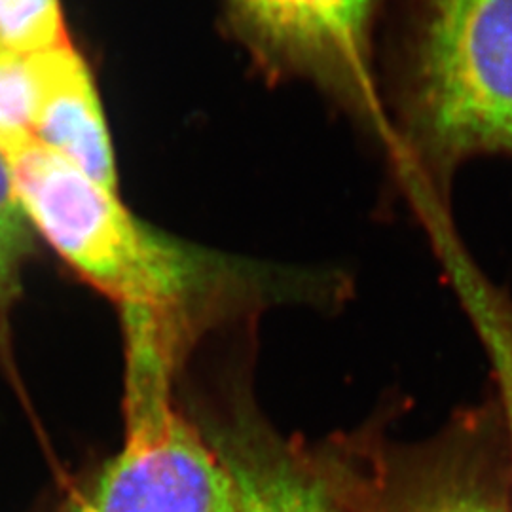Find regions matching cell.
I'll return each instance as SVG.
<instances>
[{"instance_id":"obj_1","label":"cell","mask_w":512,"mask_h":512,"mask_svg":"<svg viewBox=\"0 0 512 512\" xmlns=\"http://www.w3.org/2000/svg\"><path fill=\"white\" fill-rule=\"evenodd\" d=\"M6 164L33 232L120 311H148L202 340L275 306H323L348 293L332 272L243 260L160 232L40 145Z\"/></svg>"},{"instance_id":"obj_2","label":"cell","mask_w":512,"mask_h":512,"mask_svg":"<svg viewBox=\"0 0 512 512\" xmlns=\"http://www.w3.org/2000/svg\"><path fill=\"white\" fill-rule=\"evenodd\" d=\"M393 150L427 230L461 162L512 154V0H403Z\"/></svg>"},{"instance_id":"obj_3","label":"cell","mask_w":512,"mask_h":512,"mask_svg":"<svg viewBox=\"0 0 512 512\" xmlns=\"http://www.w3.org/2000/svg\"><path fill=\"white\" fill-rule=\"evenodd\" d=\"M124 342V446L65 512H238L230 469L175 399L183 349L147 325L124 329Z\"/></svg>"},{"instance_id":"obj_4","label":"cell","mask_w":512,"mask_h":512,"mask_svg":"<svg viewBox=\"0 0 512 512\" xmlns=\"http://www.w3.org/2000/svg\"><path fill=\"white\" fill-rule=\"evenodd\" d=\"M313 446L351 512H512L497 401L458 410L420 442L366 427Z\"/></svg>"},{"instance_id":"obj_5","label":"cell","mask_w":512,"mask_h":512,"mask_svg":"<svg viewBox=\"0 0 512 512\" xmlns=\"http://www.w3.org/2000/svg\"><path fill=\"white\" fill-rule=\"evenodd\" d=\"M391 0H224L232 33L275 76L310 80L387 135L374 31Z\"/></svg>"},{"instance_id":"obj_6","label":"cell","mask_w":512,"mask_h":512,"mask_svg":"<svg viewBox=\"0 0 512 512\" xmlns=\"http://www.w3.org/2000/svg\"><path fill=\"white\" fill-rule=\"evenodd\" d=\"M251 366L245 359L236 368L213 416L198 423L232 473L238 512H351L315 446L281 435L264 416Z\"/></svg>"},{"instance_id":"obj_7","label":"cell","mask_w":512,"mask_h":512,"mask_svg":"<svg viewBox=\"0 0 512 512\" xmlns=\"http://www.w3.org/2000/svg\"><path fill=\"white\" fill-rule=\"evenodd\" d=\"M38 78L37 145L118 194V169L92 69L74 44L31 55Z\"/></svg>"},{"instance_id":"obj_8","label":"cell","mask_w":512,"mask_h":512,"mask_svg":"<svg viewBox=\"0 0 512 512\" xmlns=\"http://www.w3.org/2000/svg\"><path fill=\"white\" fill-rule=\"evenodd\" d=\"M492 365L505 429L512 492V300L482 274L469 253L442 264Z\"/></svg>"},{"instance_id":"obj_9","label":"cell","mask_w":512,"mask_h":512,"mask_svg":"<svg viewBox=\"0 0 512 512\" xmlns=\"http://www.w3.org/2000/svg\"><path fill=\"white\" fill-rule=\"evenodd\" d=\"M38 78L31 55L0 46V156L37 145Z\"/></svg>"},{"instance_id":"obj_10","label":"cell","mask_w":512,"mask_h":512,"mask_svg":"<svg viewBox=\"0 0 512 512\" xmlns=\"http://www.w3.org/2000/svg\"><path fill=\"white\" fill-rule=\"evenodd\" d=\"M35 251V232L14 192L8 164L0 156V338L21 293V275Z\"/></svg>"},{"instance_id":"obj_11","label":"cell","mask_w":512,"mask_h":512,"mask_svg":"<svg viewBox=\"0 0 512 512\" xmlns=\"http://www.w3.org/2000/svg\"><path fill=\"white\" fill-rule=\"evenodd\" d=\"M73 44L61 0H0V46L38 55Z\"/></svg>"}]
</instances>
